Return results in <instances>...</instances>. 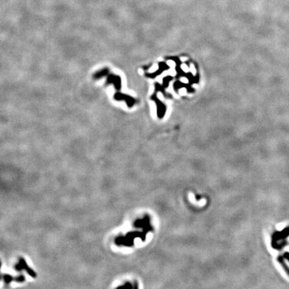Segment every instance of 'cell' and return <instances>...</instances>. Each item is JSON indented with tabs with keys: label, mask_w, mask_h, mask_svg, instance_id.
<instances>
[{
	"label": "cell",
	"mask_w": 289,
	"mask_h": 289,
	"mask_svg": "<svg viewBox=\"0 0 289 289\" xmlns=\"http://www.w3.org/2000/svg\"><path fill=\"white\" fill-rule=\"evenodd\" d=\"M108 69H103L102 70H100V71L98 72L97 73H96V74L94 75V76L95 78H101V77H103V76H105L107 74H108Z\"/></svg>",
	"instance_id": "obj_3"
},
{
	"label": "cell",
	"mask_w": 289,
	"mask_h": 289,
	"mask_svg": "<svg viewBox=\"0 0 289 289\" xmlns=\"http://www.w3.org/2000/svg\"><path fill=\"white\" fill-rule=\"evenodd\" d=\"M189 72L192 74L193 76H195L197 74V70L195 69V67L193 64H191L189 66Z\"/></svg>",
	"instance_id": "obj_5"
},
{
	"label": "cell",
	"mask_w": 289,
	"mask_h": 289,
	"mask_svg": "<svg viewBox=\"0 0 289 289\" xmlns=\"http://www.w3.org/2000/svg\"><path fill=\"white\" fill-rule=\"evenodd\" d=\"M187 60H188V58H187V57H181V60L182 62H185V61H187Z\"/></svg>",
	"instance_id": "obj_11"
},
{
	"label": "cell",
	"mask_w": 289,
	"mask_h": 289,
	"mask_svg": "<svg viewBox=\"0 0 289 289\" xmlns=\"http://www.w3.org/2000/svg\"><path fill=\"white\" fill-rule=\"evenodd\" d=\"M179 94H180V95H182V96H184V95H185V94H187V90L186 88H181L179 90Z\"/></svg>",
	"instance_id": "obj_7"
},
{
	"label": "cell",
	"mask_w": 289,
	"mask_h": 289,
	"mask_svg": "<svg viewBox=\"0 0 289 289\" xmlns=\"http://www.w3.org/2000/svg\"><path fill=\"white\" fill-rule=\"evenodd\" d=\"M167 64L169 66H170L171 69H175V67L176 66L175 62L173 60H167Z\"/></svg>",
	"instance_id": "obj_6"
},
{
	"label": "cell",
	"mask_w": 289,
	"mask_h": 289,
	"mask_svg": "<svg viewBox=\"0 0 289 289\" xmlns=\"http://www.w3.org/2000/svg\"><path fill=\"white\" fill-rule=\"evenodd\" d=\"M167 72H168V74L171 76H175L176 75V73H177L175 69H171L170 70H168Z\"/></svg>",
	"instance_id": "obj_8"
},
{
	"label": "cell",
	"mask_w": 289,
	"mask_h": 289,
	"mask_svg": "<svg viewBox=\"0 0 289 289\" xmlns=\"http://www.w3.org/2000/svg\"><path fill=\"white\" fill-rule=\"evenodd\" d=\"M286 256H287V257L286 258H287V259L289 260V254H286Z\"/></svg>",
	"instance_id": "obj_12"
},
{
	"label": "cell",
	"mask_w": 289,
	"mask_h": 289,
	"mask_svg": "<svg viewBox=\"0 0 289 289\" xmlns=\"http://www.w3.org/2000/svg\"><path fill=\"white\" fill-rule=\"evenodd\" d=\"M107 83L114 84L116 90H120L121 87V80L119 76L109 75L107 79Z\"/></svg>",
	"instance_id": "obj_1"
},
{
	"label": "cell",
	"mask_w": 289,
	"mask_h": 289,
	"mask_svg": "<svg viewBox=\"0 0 289 289\" xmlns=\"http://www.w3.org/2000/svg\"><path fill=\"white\" fill-rule=\"evenodd\" d=\"M180 81L182 83H184V84H187L188 83H189V80H188V78H186V77H182L180 78Z\"/></svg>",
	"instance_id": "obj_9"
},
{
	"label": "cell",
	"mask_w": 289,
	"mask_h": 289,
	"mask_svg": "<svg viewBox=\"0 0 289 289\" xmlns=\"http://www.w3.org/2000/svg\"><path fill=\"white\" fill-rule=\"evenodd\" d=\"M114 98L117 100H125V101L127 102L128 106H129V107H131V106L133 105V103H134V100H133V98H131L129 96H127V95L120 93V92H117V93L114 95Z\"/></svg>",
	"instance_id": "obj_2"
},
{
	"label": "cell",
	"mask_w": 289,
	"mask_h": 289,
	"mask_svg": "<svg viewBox=\"0 0 289 289\" xmlns=\"http://www.w3.org/2000/svg\"><path fill=\"white\" fill-rule=\"evenodd\" d=\"M157 98L159 100H164V97H163V95L162 94V93H158V94H157Z\"/></svg>",
	"instance_id": "obj_10"
},
{
	"label": "cell",
	"mask_w": 289,
	"mask_h": 289,
	"mask_svg": "<svg viewBox=\"0 0 289 289\" xmlns=\"http://www.w3.org/2000/svg\"><path fill=\"white\" fill-rule=\"evenodd\" d=\"M181 69L183 71H184L185 73H187V72H189V67L185 63H183L181 65Z\"/></svg>",
	"instance_id": "obj_4"
}]
</instances>
